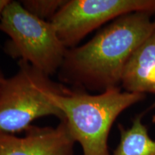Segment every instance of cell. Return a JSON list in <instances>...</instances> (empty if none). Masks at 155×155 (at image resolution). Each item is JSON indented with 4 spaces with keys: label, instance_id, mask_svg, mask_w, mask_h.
<instances>
[{
    "label": "cell",
    "instance_id": "9c48e42d",
    "mask_svg": "<svg viewBox=\"0 0 155 155\" xmlns=\"http://www.w3.org/2000/svg\"><path fill=\"white\" fill-rule=\"evenodd\" d=\"M66 0H23L22 7L38 18L50 21Z\"/></svg>",
    "mask_w": 155,
    "mask_h": 155
},
{
    "label": "cell",
    "instance_id": "30bf717a",
    "mask_svg": "<svg viewBox=\"0 0 155 155\" xmlns=\"http://www.w3.org/2000/svg\"><path fill=\"white\" fill-rule=\"evenodd\" d=\"M10 0H0V19H1L2 14L7 6L10 2Z\"/></svg>",
    "mask_w": 155,
    "mask_h": 155
},
{
    "label": "cell",
    "instance_id": "277c9868",
    "mask_svg": "<svg viewBox=\"0 0 155 155\" xmlns=\"http://www.w3.org/2000/svg\"><path fill=\"white\" fill-rule=\"evenodd\" d=\"M0 30L9 37L4 48L9 56L28 62L49 76L58 72L68 48L50 21L34 16L20 2L11 1L0 19Z\"/></svg>",
    "mask_w": 155,
    "mask_h": 155
},
{
    "label": "cell",
    "instance_id": "7a4b0ae2",
    "mask_svg": "<svg viewBox=\"0 0 155 155\" xmlns=\"http://www.w3.org/2000/svg\"><path fill=\"white\" fill-rule=\"evenodd\" d=\"M144 98L145 94L122 91L119 86L96 95L78 89L51 96L64 114L71 137L80 144L83 155H111L108 139L114 121L124 110Z\"/></svg>",
    "mask_w": 155,
    "mask_h": 155
},
{
    "label": "cell",
    "instance_id": "6da1fadb",
    "mask_svg": "<svg viewBox=\"0 0 155 155\" xmlns=\"http://www.w3.org/2000/svg\"><path fill=\"white\" fill-rule=\"evenodd\" d=\"M150 12L122 15L91 40L67 50L59 80L77 89L100 91L119 86L126 64L140 45L155 30Z\"/></svg>",
    "mask_w": 155,
    "mask_h": 155
},
{
    "label": "cell",
    "instance_id": "8992f818",
    "mask_svg": "<svg viewBox=\"0 0 155 155\" xmlns=\"http://www.w3.org/2000/svg\"><path fill=\"white\" fill-rule=\"evenodd\" d=\"M75 144L63 120L56 127L31 125L21 137L0 133V155H74Z\"/></svg>",
    "mask_w": 155,
    "mask_h": 155
},
{
    "label": "cell",
    "instance_id": "5b68a950",
    "mask_svg": "<svg viewBox=\"0 0 155 155\" xmlns=\"http://www.w3.org/2000/svg\"><path fill=\"white\" fill-rule=\"evenodd\" d=\"M155 13V0H67L50 22L68 49L110 20L129 13Z\"/></svg>",
    "mask_w": 155,
    "mask_h": 155
},
{
    "label": "cell",
    "instance_id": "7c38bea8",
    "mask_svg": "<svg viewBox=\"0 0 155 155\" xmlns=\"http://www.w3.org/2000/svg\"><path fill=\"white\" fill-rule=\"evenodd\" d=\"M152 122L153 123H155V114L153 116V117H152Z\"/></svg>",
    "mask_w": 155,
    "mask_h": 155
},
{
    "label": "cell",
    "instance_id": "8fae6325",
    "mask_svg": "<svg viewBox=\"0 0 155 155\" xmlns=\"http://www.w3.org/2000/svg\"><path fill=\"white\" fill-rule=\"evenodd\" d=\"M4 78H5V76H4L2 73L1 71H0V81H2V79Z\"/></svg>",
    "mask_w": 155,
    "mask_h": 155
},
{
    "label": "cell",
    "instance_id": "ba28073f",
    "mask_svg": "<svg viewBox=\"0 0 155 155\" xmlns=\"http://www.w3.org/2000/svg\"><path fill=\"white\" fill-rule=\"evenodd\" d=\"M141 117L142 114L137 116L129 128L119 125V144L111 155H155V140L150 137Z\"/></svg>",
    "mask_w": 155,
    "mask_h": 155
},
{
    "label": "cell",
    "instance_id": "52a82bcc",
    "mask_svg": "<svg viewBox=\"0 0 155 155\" xmlns=\"http://www.w3.org/2000/svg\"><path fill=\"white\" fill-rule=\"evenodd\" d=\"M121 84L125 91L155 95V30L129 59L124 70ZM154 106L155 104L152 108Z\"/></svg>",
    "mask_w": 155,
    "mask_h": 155
},
{
    "label": "cell",
    "instance_id": "4fadbf2b",
    "mask_svg": "<svg viewBox=\"0 0 155 155\" xmlns=\"http://www.w3.org/2000/svg\"></svg>",
    "mask_w": 155,
    "mask_h": 155
},
{
    "label": "cell",
    "instance_id": "3957f363",
    "mask_svg": "<svg viewBox=\"0 0 155 155\" xmlns=\"http://www.w3.org/2000/svg\"><path fill=\"white\" fill-rule=\"evenodd\" d=\"M18 66L14 75L0 81V133L25 131L34 120L46 116L65 119L51 96L73 90L53 81L28 62L19 61Z\"/></svg>",
    "mask_w": 155,
    "mask_h": 155
}]
</instances>
